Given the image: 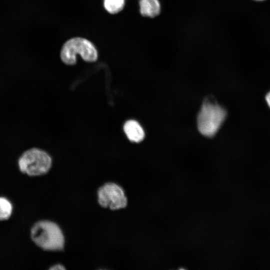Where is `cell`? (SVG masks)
Returning <instances> with one entry per match:
<instances>
[{
    "instance_id": "cell-10",
    "label": "cell",
    "mask_w": 270,
    "mask_h": 270,
    "mask_svg": "<svg viewBox=\"0 0 270 270\" xmlns=\"http://www.w3.org/2000/svg\"><path fill=\"white\" fill-rule=\"evenodd\" d=\"M50 270H66V268L64 266H63L62 264H54V265L52 266L50 268Z\"/></svg>"
},
{
    "instance_id": "cell-11",
    "label": "cell",
    "mask_w": 270,
    "mask_h": 270,
    "mask_svg": "<svg viewBox=\"0 0 270 270\" xmlns=\"http://www.w3.org/2000/svg\"><path fill=\"white\" fill-rule=\"evenodd\" d=\"M266 100L268 106L270 107V92L266 94Z\"/></svg>"
},
{
    "instance_id": "cell-6",
    "label": "cell",
    "mask_w": 270,
    "mask_h": 270,
    "mask_svg": "<svg viewBox=\"0 0 270 270\" xmlns=\"http://www.w3.org/2000/svg\"><path fill=\"white\" fill-rule=\"evenodd\" d=\"M124 132L128 140L132 142H139L144 138V132L140 124L134 120L126 121L124 126Z\"/></svg>"
},
{
    "instance_id": "cell-4",
    "label": "cell",
    "mask_w": 270,
    "mask_h": 270,
    "mask_svg": "<svg viewBox=\"0 0 270 270\" xmlns=\"http://www.w3.org/2000/svg\"><path fill=\"white\" fill-rule=\"evenodd\" d=\"M78 54L88 62H95L98 56L97 50L93 44L87 39L79 37L66 41L62 48L60 56L63 62L72 65L76 63Z\"/></svg>"
},
{
    "instance_id": "cell-1",
    "label": "cell",
    "mask_w": 270,
    "mask_h": 270,
    "mask_svg": "<svg viewBox=\"0 0 270 270\" xmlns=\"http://www.w3.org/2000/svg\"><path fill=\"white\" fill-rule=\"evenodd\" d=\"M30 237L36 245L45 250H64V236L59 226L49 220L36 222L30 230Z\"/></svg>"
},
{
    "instance_id": "cell-8",
    "label": "cell",
    "mask_w": 270,
    "mask_h": 270,
    "mask_svg": "<svg viewBox=\"0 0 270 270\" xmlns=\"http://www.w3.org/2000/svg\"><path fill=\"white\" fill-rule=\"evenodd\" d=\"M11 202L4 197H0V220H8L12 212Z\"/></svg>"
},
{
    "instance_id": "cell-7",
    "label": "cell",
    "mask_w": 270,
    "mask_h": 270,
    "mask_svg": "<svg viewBox=\"0 0 270 270\" xmlns=\"http://www.w3.org/2000/svg\"><path fill=\"white\" fill-rule=\"evenodd\" d=\"M140 11L144 16L154 18L158 16L161 10L159 0H140Z\"/></svg>"
},
{
    "instance_id": "cell-2",
    "label": "cell",
    "mask_w": 270,
    "mask_h": 270,
    "mask_svg": "<svg viewBox=\"0 0 270 270\" xmlns=\"http://www.w3.org/2000/svg\"><path fill=\"white\" fill-rule=\"evenodd\" d=\"M51 156L38 146H32L24 150L17 160L20 171L30 176L44 175L52 168Z\"/></svg>"
},
{
    "instance_id": "cell-9",
    "label": "cell",
    "mask_w": 270,
    "mask_h": 270,
    "mask_svg": "<svg viewBox=\"0 0 270 270\" xmlns=\"http://www.w3.org/2000/svg\"><path fill=\"white\" fill-rule=\"evenodd\" d=\"M104 6L109 13L115 14L123 9L124 0H104Z\"/></svg>"
},
{
    "instance_id": "cell-12",
    "label": "cell",
    "mask_w": 270,
    "mask_h": 270,
    "mask_svg": "<svg viewBox=\"0 0 270 270\" xmlns=\"http://www.w3.org/2000/svg\"><path fill=\"white\" fill-rule=\"evenodd\" d=\"M254 0L258 1V2H260V1H264V0Z\"/></svg>"
},
{
    "instance_id": "cell-5",
    "label": "cell",
    "mask_w": 270,
    "mask_h": 270,
    "mask_svg": "<svg viewBox=\"0 0 270 270\" xmlns=\"http://www.w3.org/2000/svg\"><path fill=\"white\" fill-rule=\"evenodd\" d=\"M98 202L104 208L118 210L128 205V198L124 190L115 182H108L100 186L97 191Z\"/></svg>"
},
{
    "instance_id": "cell-3",
    "label": "cell",
    "mask_w": 270,
    "mask_h": 270,
    "mask_svg": "<svg viewBox=\"0 0 270 270\" xmlns=\"http://www.w3.org/2000/svg\"><path fill=\"white\" fill-rule=\"evenodd\" d=\"M226 116L224 108L209 100L205 101L197 118L199 132L206 136L212 137L219 130Z\"/></svg>"
}]
</instances>
